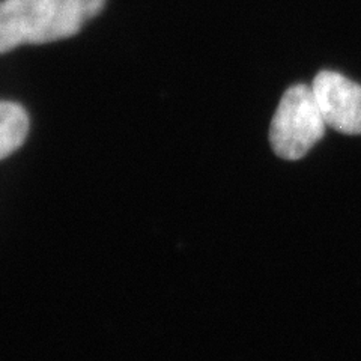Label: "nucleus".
<instances>
[{"label":"nucleus","mask_w":361,"mask_h":361,"mask_svg":"<svg viewBox=\"0 0 361 361\" xmlns=\"http://www.w3.org/2000/svg\"><path fill=\"white\" fill-rule=\"evenodd\" d=\"M104 5L106 0H0V54L71 38Z\"/></svg>","instance_id":"1"},{"label":"nucleus","mask_w":361,"mask_h":361,"mask_svg":"<svg viewBox=\"0 0 361 361\" xmlns=\"http://www.w3.org/2000/svg\"><path fill=\"white\" fill-rule=\"evenodd\" d=\"M325 130L312 85H293L281 97L271 121V148L283 160H301L324 137Z\"/></svg>","instance_id":"2"},{"label":"nucleus","mask_w":361,"mask_h":361,"mask_svg":"<svg viewBox=\"0 0 361 361\" xmlns=\"http://www.w3.org/2000/svg\"><path fill=\"white\" fill-rule=\"evenodd\" d=\"M312 89L326 127L342 134H361V85L341 73L321 71Z\"/></svg>","instance_id":"3"},{"label":"nucleus","mask_w":361,"mask_h":361,"mask_svg":"<svg viewBox=\"0 0 361 361\" xmlns=\"http://www.w3.org/2000/svg\"><path fill=\"white\" fill-rule=\"evenodd\" d=\"M29 127L25 107L14 101L0 99V160L14 154L25 143Z\"/></svg>","instance_id":"4"}]
</instances>
